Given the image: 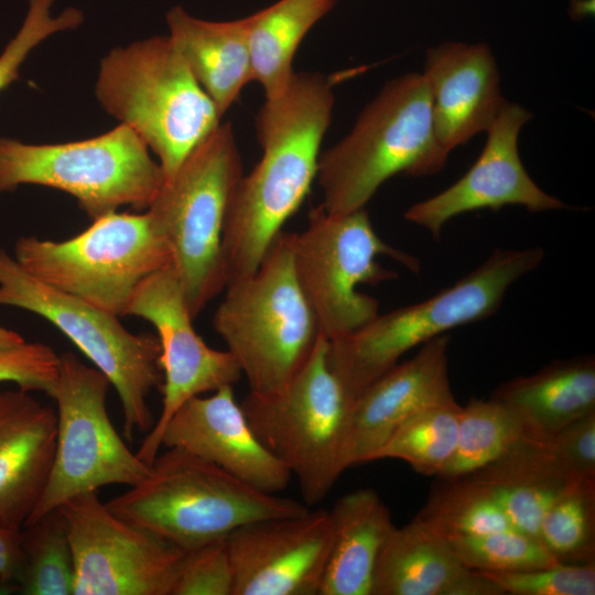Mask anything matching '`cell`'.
I'll use <instances>...</instances> for the list:
<instances>
[{"label":"cell","instance_id":"17","mask_svg":"<svg viewBox=\"0 0 595 595\" xmlns=\"http://www.w3.org/2000/svg\"><path fill=\"white\" fill-rule=\"evenodd\" d=\"M531 117L521 105L506 100L469 170L444 191L411 205L404 219L437 239L448 220L473 210H497L508 205L534 213L571 208L539 187L521 162L519 134Z\"/></svg>","mask_w":595,"mask_h":595},{"label":"cell","instance_id":"3","mask_svg":"<svg viewBox=\"0 0 595 595\" xmlns=\"http://www.w3.org/2000/svg\"><path fill=\"white\" fill-rule=\"evenodd\" d=\"M165 448L138 484L105 504L185 552L224 539L242 524L309 510L305 504L258 490L184 450Z\"/></svg>","mask_w":595,"mask_h":595},{"label":"cell","instance_id":"26","mask_svg":"<svg viewBox=\"0 0 595 595\" xmlns=\"http://www.w3.org/2000/svg\"><path fill=\"white\" fill-rule=\"evenodd\" d=\"M490 398L515 409L533 432L552 434L595 412V359L554 360L502 383Z\"/></svg>","mask_w":595,"mask_h":595},{"label":"cell","instance_id":"41","mask_svg":"<svg viewBox=\"0 0 595 595\" xmlns=\"http://www.w3.org/2000/svg\"><path fill=\"white\" fill-rule=\"evenodd\" d=\"M594 12V0H572L570 13L573 19H582Z\"/></svg>","mask_w":595,"mask_h":595},{"label":"cell","instance_id":"39","mask_svg":"<svg viewBox=\"0 0 595 595\" xmlns=\"http://www.w3.org/2000/svg\"><path fill=\"white\" fill-rule=\"evenodd\" d=\"M22 529L0 522V591H18L23 567Z\"/></svg>","mask_w":595,"mask_h":595},{"label":"cell","instance_id":"11","mask_svg":"<svg viewBox=\"0 0 595 595\" xmlns=\"http://www.w3.org/2000/svg\"><path fill=\"white\" fill-rule=\"evenodd\" d=\"M0 305L20 307L51 322L109 379L121 403L128 441L134 433L152 429L148 398L163 383L158 336L133 334L119 316L43 283L3 249Z\"/></svg>","mask_w":595,"mask_h":595},{"label":"cell","instance_id":"15","mask_svg":"<svg viewBox=\"0 0 595 595\" xmlns=\"http://www.w3.org/2000/svg\"><path fill=\"white\" fill-rule=\"evenodd\" d=\"M126 315L150 322L161 346L162 410L136 453L150 465L162 447L165 425L184 402L232 386L242 375L228 350L209 347L194 329V318L172 264L152 273L137 286Z\"/></svg>","mask_w":595,"mask_h":595},{"label":"cell","instance_id":"18","mask_svg":"<svg viewBox=\"0 0 595 595\" xmlns=\"http://www.w3.org/2000/svg\"><path fill=\"white\" fill-rule=\"evenodd\" d=\"M450 335L421 345L410 359L396 364L353 401L348 415L342 466L371 462L393 432L415 412L454 402L448 376Z\"/></svg>","mask_w":595,"mask_h":595},{"label":"cell","instance_id":"29","mask_svg":"<svg viewBox=\"0 0 595 595\" xmlns=\"http://www.w3.org/2000/svg\"><path fill=\"white\" fill-rule=\"evenodd\" d=\"M23 567L18 591L25 595H74V559L58 508L22 528Z\"/></svg>","mask_w":595,"mask_h":595},{"label":"cell","instance_id":"27","mask_svg":"<svg viewBox=\"0 0 595 595\" xmlns=\"http://www.w3.org/2000/svg\"><path fill=\"white\" fill-rule=\"evenodd\" d=\"M334 4L335 0H279L250 14L252 75L267 99L284 93L295 73L292 62L298 47Z\"/></svg>","mask_w":595,"mask_h":595},{"label":"cell","instance_id":"2","mask_svg":"<svg viewBox=\"0 0 595 595\" xmlns=\"http://www.w3.org/2000/svg\"><path fill=\"white\" fill-rule=\"evenodd\" d=\"M447 158L435 139L425 78L400 75L366 105L349 133L320 154L321 206L331 214L365 208L390 177L433 175Z\"/></svg>","mask_w":595,"mask_h":595},{"label":"cell","instance_id":"33","mask_svg":"<svg viewBox=\"0 0 595 595\" xmlns=\"http://www.w3.org/2000/svg\"><path fill=\"white\" fill-rule=\"evenodd\" d=\"M447 541L459 561L476 571L513 572L559 563L540 540L513 529Z\"/></svg>","mask_w":595,"mask_h":595},{"label":"cell","instance_id":"28","mask_svg":"<svg viewBox=\"0 0 595 595\" xmlns=\"http://www.w3.org/2000/svg\"><path fill=\"white\" fill-rule=\"evenodd\" d=\"M533 431L511 407L496 399H472L461 408L454 453L436 476L453 480L500 458ZM537 433V432H536Z\"/></svg>","mask_w":595,"mask_h":595},{"label":"cell","instance_id":"14","mask_svg":"<svg viewBox=\"0 0 595 595\" xmlns=\"http://www.w3.org/2000/svg\"><path fill=\"white\" fill-rule=\"evenodd\" d=\"M58 509L73 552L74 595H171L184 550L113 513L97 491Z\"/></svg>","mask_w":595,"mask_h":595},{"label":"cell","instance_id":"9","mask_svg":"<svg viewBox=\"0 0 595 595\" xmlns=\"http://www.w3.org/2000/svg\"><path fill=\"white\" fill-rule=\"evenodd\" d=\"M14 259L43 283L117 316L145 278L172 264L147 212L107 214L64 241L20 237Z\"/></svg>","mask_w":595,"mask_h":595},{"label":"cell","instance_id":"13","mask_svg":"<svg viewBox=\"0 0 595 595\" xmlns=\"http://www.w3.org/2000/svg\"><path fill=\"white\" fill-rule=\"evenodd\" d=\"M109 379L73 353L60 355L51 393L56 401V446L51 474L29 524L71 498L109 485L133 486L149 465L131 452L107 408Z\"/></svg>","mask_w":595,"mask_h":595},{"label":"cell","instance_id":"31","mask_svg":"<svg viewBox=\"0 0 595 595\" xmlns=\"http://www.w3.org/2000/svg\"><path fill=\"white\" fill-rule=\"evenodd\" d=\"M416 517L446 539L513 529L488 489L469 476L441 480Z\"/></svg>","mask_w":595,"mask_h":595},{"label":"cell","instance_id":"6","mask_svg":"<svg viewBox=\"0 0 595 595\" xmlns=\"http://www.w3.org/2000/svg\"><path fill=\"white\" fill-rule=\"evenodd\" d=\"M292 241L293 232L281 231L256 271L225 288L213 318L257 396L282 390L322 335L295 278Z\"/></svg>","mask_w":595,"mask_h":595},{"label":"cell","instance_id":"40","mask_svg":"<svg viewBox=\"0 0 595 595\" xmlns=\"http://www.w3.org/2000/svg\"><path fill=\"white\" fill-rule=\"evenodd\" d=\"M25 343V339L14 331L0 326V351L15 348Z\"/></svg>","mask_w":595,"mask_h":595},{"label":"cell","instance_id":"24","mask_svg":"<svg viewBox=\"0 0 595 595\" xmlns=\"http://www.w3.org/2000/svg\"><path fill=\"white\" fill-rule=\"evenodd\" d=\"M333 537L320 595H371L379 553L394 526L380 496L360 488L329 510Z\"/></svg>","mask_w":595,"mask_h":595},{"label":"cell","instance_id":"7","mask_svg":"<svg viewBox=\"0 0 595 595\" xmlns=\"http://www.w3.org/2000/svg\"><path fill=\"white\" fill-rule=\"evenodd\" d=\"M242 174L231 125L219 123L164 181L147 209L171 250L172 267L193 318L226 288L223 230Z\"/></svg>","mask_w":595,"mask_h":595},{"label":"cell","instance_id":"1","mask_svg":"<svg viewBox=\"0 0 595 595\" xmlns=\"http://www.w3.org/2000/svg\"><path fill=\"white\" fill-rule=\"evenodd\" d=\"M294 73L256 117L262 156L229 201L221 238L226 286L253 273L316 177L334 106V86L350 75Z\"/></svg>","mask_w":595,"mask_h":595},{"label":"cell","instance_id":"12","mask_svg":"<svg viewBox=\"0 0 595 595\" xmlns=\"http://www.w3.org/2000/svg\"><path fill=\"white\" fill-rule=\"evenodd\" d=\"M390 257L410 271L419 260L385 242L376 232L366 208L331 214L320 205L311 209L307 226L293 234V269L300 289L313 311L321 334L328 340L344 336L379 314L376 298L357 289L394 280L398 274L379 264Z\"/></svg>","mask_w":595,"mask_h":595},{"label":"cell","instance_id":"19","mask_svg":"<svg viewBox=\"0 0 595 595\" xmlns=\"http://www.w3.org/2000/svg\"><path fill=\"white\" fill-rule=\"evenodd\" d=\"M161 446L184 450L269 494L284 490L292 478L251 430L232 386L184 402L165 425Z\"/></svg>","mask_w":595,"mask_h":595},{"label":"cell","instance_id":"21","mask_svg":"<svg viewBox=\"0 0 595 595\" xmlns=\"http://www.w3.org/2000/svg\"><path fill=\"white\" fill-rule=\"evenodd\" d=\"M56 411L30 391H0V522L22 529L45 490L56 446Z\"/></svg>","mask_w":595,"mask_h":595},{"label":"cell","instance_id":"25","mask_svg":"<svg viewBox=\"0 0 595 595\" xmlns=\"http://www.w3.org/2000/svg\"><path fill=\"white\" fill-rule=\"evenodd\" d=\"M469 570L443 534L415 517L385 542L371 595H451Z\"/></svg>","mask_w":595,"mask_h":595},{"label":"cell","instance_id":"38","mask_svg":"<svg viewBox=\"0 0 595 595\" xmlns=\"http://www.w3.org/2000/svg\"><path fill=\"white\" fill-rule=\"evenodd\" d=\"M559 464L571 475L595 477V412L547 435Z\"/></svg>","mask_w":595,"mask_h":595},{"label":"cell","instance_id":"5","mask_svg":"<svg viewBox=\"0 0 595 595\" xmlns=\"http://www.w3.org/2000/svg\"><path fill=\"white\" fill-rule=\"evenodd\" d=\"M95 94L102 109L158 156L164 181L220 123L215 104L167 35L112 48L100 61Z\"/></svg>","mask_w":595,"mask_h":595},{"label":"cell","instance_id":"34","mask_svg":"<svg viewBox=\"0 0 595 595\" xmlns=\"http://www.w3.org/2000/svg\"><path fill=\"white\" fill-rule=\"evenodd\" d=\"M55 0H29L26 15L17 34L0 54V91L18 79L28 55L53 34L77 29L84 22L80 10L69 7L53 15Z\"/></svg>","mask_w":595,"mask_h":595},{"label":"cell","instance_id":"8","mask_svg":"<svg viewBox=\"0 0 595 595\" xmlns=\"http://www.w3.org/2000/svg\"><path fill=\"white\" fill-rule=\"evenodd\" d=\"M164 174L139 136L126 125L80 141L30 144L0 138V194L23 184L68 193L95 220L122 206L148 209Z\"/></svg>","mask_w":595,"mask_h":595},{"label":"cell","instance_id":"23","mask_svg":"<svg viewBox=\"0 0 595 595\" xmlns=\"http://www.w3.org/2000/svg\"><path fill=\"white\" fill-rule=\"evenodd\" d=\"M468 476L488 489L515 530L537 539L548 510L582 479L559 464L547 435L534 432Z\"/></svg>","mask_w":595,"mask_h":595},{"label":"cell","instance_id":"37","mask_svg":"<svg viewBox=\"0 0 595 595\" xmlns=\"http://www.w3.org/2000/svg\"><path fill=\"white\" fill-rule=\"evenodd\" d=\"M58 364L60 355L52 347L39 342H25L0 351V382H14L22 390L43 391L51 396Z\"/></svg>","mask_w":595,"mask_h":595},{"label":"cell","instance_id":"36","mask_svg":"<svg viewBox=\"0 0 595 595\" xmlns=\"http://www.w3.org/2000/svg\"><path fill=\"white\" fill-rule=\"evenodd\" d=\"M234 571L226 538L185 553L171 595H232Z\"/></svg>","mask_w":595,"mask_h":595},{"label":"cell","instance_id":"35","mask_svg":"<svg viewBox=\"0 0 595 595\" xmlns=\"http://www.w3.org/2000/svg\"><path fill=\"white\" fill-rule=\"evenodd\" d=\"M511 595H594L595 564L558 563L513 572H483Z\"/></svg>","mask_w":595,"mask_h":595},{"label":"cell","instance_id":"4","mask_svg":"<svg viewBox=\"0 0 595 595\" xmlns=\"http://www.w3.org/2000/svg\"><path fill=\"white\" fill-rule=\"evenodd\" d=\"M543 258L541 247L496 249L450 288L378 314L356 331L328 340L327 364L350 403L410 349L493 315L508 289L537 269Z\"/></svg>","mask_w":595,"mask_h":595},{"label":"cell","instance_id":"20","mask_svg":"<svg viewBox=\"0 0 595 595\" xmlns=\"http://www.w3.org/2000/svg\"><path fill=\"white\" fill-rule=\"evenodd\" d=\"M422 75L435 139L447 154L486 132L506 101L495 56L485 43L447 41L430 47Z\"/></svg>","mask_w":595,"mask_h":595},{"label":"cell","instance_id":"10","mask_svg":"<svg viewBox=\"0 0 595 595\" xmlns=\"http://www.w3.org/2000/svg\"><path fill=\"white\" fill-rule=\"evenodd\" d=\"M327 349L321 335L282 390L263 397L249 392L239 403L258 440L296 478L306 506L322 501L344 472L351 403L327 364Z\"/></svg>","mask_w":595,"mask_h":595},{"label":"cell","instance_id":"30","mask_svg":"<svg viewBox=\"0 0 595 595\" xmlns=\"http://www.w3.org/2000/svg\"><path fill=\"white\" fill-rule=\"evenodd\" d=\"M461 408L454 401L415 412L399 425L371 461L401 459L422 475L437 476L454 453Z\"/></svg>","mask_w":595,"mask_h":595},{"label":"cell","instance_id":"22","mask_svg":"<svg viewBox=\"0 0 595 595\" xmlns=\"http://www.w3.org/2000/svg\"><path fill=\"white\" fill-rule=\"evenodd\" d=\"M250 21L251 15L232 21L203 20L181 6L166 13L167 36L221 117L253 80Z\"/></svg>","mask_w":595,"mask_h":595},{"label":"cell","instance_id":"32","mask_svg":"<svg viewBox=\"0 0 595 595\" xmlns=\"http://www.w3.org/2000/svg\"><path fill=\"white\" fill-rule=\"evenodd\" d=\"M538 539L563 564H595V477L582 478L544 515Z\"/></svg>","mask_w":595,"mask_h":595},{"label":"cell","instance_id":"16","mask_svg":"<svg viewBox=\"0 0 595 595\" xmlns=\"http://www.w3.org/2000/svg\"><path fill=\"white\" fill-rule=\"evenodd\" d=\"M332 537L326 509L236 528L226 537L232 595H320Z\"/></svg>","mask_w":595,"mask_h":595}]
</instances>
